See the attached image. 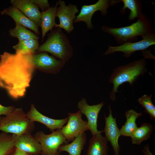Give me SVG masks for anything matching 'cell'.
Returning <instances> with one entry per match:
<instances>
[{
    "instance_id": "1",
    "label": "cell",
    "mask_w": 155,
    "mask_h": 155,
    "mask_svg": "<svg viewBox=\"0 0 155 155\" xmlns=\"http://www.w3.org/2000/svg\"><path fill=\"white\" fill-rule=\"evenodd\" d=\"M32 55L5 52L0 55V87L13 98L24 96L30 86L35 69Z\"/></svg>"
},
{
    "instance_id": "2",
    "label": "cell",
    "mask_w": 155,
    "mask_h": 155,
    "mask_svg": "<svg viewBox=\"0 0 155 155\" xmlns=\"http://www.w3.org/2000/svg\"><path fill=\"white\" fill-rule=\"evenodd\" d=\"M146 62L145 58L132 61L125 65L118 67L113 71L108 82L113 84V87L110 93V98L115 100V94L118 92L119 86L123 83L128 82L131 86L141 76L148 72Z\"/></svg>"
},
{
    "instance_id": "3",
    "label": "cell",
    "mask_w": 155,
    "mask_h": 155,
    "mask_svg": "<svg viewBox=\"0 0 155 155\" xmlns=\"http://www.w3.org/2000/svg\"><path fill=\"white\" fill-rule=\"evenodd\" d=\"M101 29L103 32L113 36L119 45L136 42L138 37H142L154 32L151 21L144 14L139 17L136 22L129 26L116 28L103 25L101 27Z\"/></svg>"
},
{
    "instance_id": "4",
    "label": "cell",
    "mask_w": 155,
    "mask_h": 155,
    "mask_svg": "<svg viewBox=\"0 0 155 155\" xmlns=\"http://www.w3.org/2000/svg\"><path fill=\"white\" fill-rule=\"evenodd\" d=\"M52 30L48 37L38 51L48 52L65 63L72 56L73 50L66 35L59 28Z\"/></svg>"
},
{
    "instance_id": "5",
    "label": "cell",
    "mask_w": 155,
    "mask_h": 155,
    "mask_svg": "<svg viewBox=\"0 0 155 155\" xmlns=\"http://www.w3.org/2000/svg\"><path fill=\"white\" fill-rule=\"evenodd\" d=\"M35 127L34 122L27 117L22 108H15L9 114L0 117V131L20 135L31 133Z\"/></svg>"
},
{
    "instance_id": "6",
    "label": "cell",
    "mask_w": 155,
    "mask_h": 155,
    "mask_svg": "<svg viewBox=\"0 0 155 155\" xmlns=\"http://www.w3.org/2000/svg\"><path fill=\"white\" fill-rule=\"evenodd\" d=\"M33 136L40 143L41 149V155H60L59 147L69 143L62 134L61 129L46 134L42 131L36 132Z\"/></svg>"
},
{
    "instance_id": "7",
    "label": "cell",
    "mask_w": 155,
    "mask_h": 155,
    "mask_svg": "<svg viewBox=\"0 0 155 155\" xmlns=\"http://www.w3.org/2000/svg\"><path fill=\"white\" fill-rule=\"evenodd\" d=\"M142 38V39L139 41L126 42L116 46H108V49L104 54L107 55L116 52H122L124 57L127 58L135 52L144 50L155 44V34L154 32Z\"/></svg>"
},
{
    "instance_id": "8",
    "label": "cell",
    "mask_w": 155,
    "mask_h": 155,
    "mask_svg": "<svg viewBox=\"0 0 155 155\" xmlns=\"http://www.w3.org/2000/svg\"><path fill=\"white\" fill-rule=\"evenodd\" d=\"M117 3L116 0H98L94 4L82 5L80 12L76 16L73 23L83 22L86 24L88 29H92L94 26L91 20L94 13L99 11L102 15L106 16L108 13V8Z\"/></svg>"
},
{
    "instance_id": "9",
    "label": "cell",
    "mask_w": 155,
    "mask_h": 155,
    "mask_svg": "<svg viewBox=\"0 0 155 155\" xmlns=\"http://www.w3.org/2000/svg\"><path fill=\"white\" fill-rule=\"evenodd\" d=\"M82 115L79 111L75 113H68L67 124L63 127L61 131L68 143L80 134L89 130L87 121L83 120Z\"/></svg>"
},
{
    "instance_id": "10",
    "label": "cell",
    "mask_w": 155,
    "mask_h": 155,
    "mask_svg": "<svg viewBox=\"0 0 155 155\" xmlns=\"http://www.w3.org/2000/svg\"><path fill=\"white\" fill-rule=\"evenodd\" d=\"M59 6L57 7L56 17L59 19V23L56 24L55 28L64 29L68 33H70L74 29L73 23L75 18L76 14L79 12L75 5L65 4L64 1H59Z\"/></svg>"
},
{
    "instance_id": "11",
    "label": "cell",
    "mask_w": 155,
    "mask_h": 155,
    "mask_svg": "<svg viewBox=\"0 0 155 155\" xmlns=\"http://www.w3.org/2000/svg\"><path fill=\"white\" fill-rule=\"evenodd\" d=\"M31 59L35 69L54 74L59 72L65 63L44 52L32 55Z\"/></svg>"
},
{
    "instance_id": "12",
    "label": "cell",
    "mask_w": 155,
    "mask_h": 155,
    "mask_svg": "<svg viewBox=\"0 0 155 155\" xmlns=\"http://www.w3.org/2000/svg\"><path fill=\"white\" fill-rule=\"evenodd\" d=\"M104 104L102 102L97 104L89 105L85 98H82L78 103L79 111L82 114L85 115L87 119L89 130L92 136L103 132L98 130L97 122L99 113Z\"/></svg>"
},
{
    "instance_id": "13",
    "label": "cell",
    "mask_w": 155,
    "mask_h": 155,
    "mask_svg": "<svg viewBox=\"0 0 155 155\" xmlns=\"http://www.w3.org/2000/svg\"><path fill=\"white\" fill-rule=\"evenodd\" d=\"M109 113L107 117L104 115L105 125L103 131L104 132L105 137L111 143L115 155H119L120 146L118 141L121 136L120 129L119 128L116 121V118H113L112 111L109 106Z\"/></svg>"
},
{
    "instance_id": "14",
    "label": "cell",
    "mask_w": 155,
    "mask_h": 155,
    "mask_svg": "<svg viewBox=\"0 0 155 155\" xmlns=\"http://www.w3.org/2000/svg\"><path fill=\"white\" fill-rule=\"evenodd\" d=\"M26 115L32 122L41 123L51 132L61 129L67 123L68 120V117L62 119H55L46 116L38 111L33 104H31L30 109Z\"/></svg>"
},
{
    "instance_id": "15",
    "label": "cell",
    "mask_w": 155,
    "mask_h": 155,
    "mask_svg": "<svg viewBox=\"0 0 155 155\" xmlns=\"http://www.w3.org/2000/svg\"><path fill=\"white\" fill-rule=\"evenodd\" d=\"M15 147L30 155H39L41 153L40 143L31 133L16 135Z\"/></svg>"
},
{
    "instance_id": "16",
    "label": "cell",
    "mask_w": 155,
    "mask_h": 155,
    "mask_svg": "<svg viewBox=\"0 0 155 155\" xmlns=\"http://www.w3.org/2000/svg\"><path fill=\"white\" fill-rule=\"evenodd\" d=\"M10 2L13 6L20 10L27 18L34 22L38 27L40 26L41 12L30 0H11Z\"/></svg>"
},
{
    "instance_id": "17",
    "label": "cell",
    "mask_w": 155,
    "mask_h": 155,
    "mask_svg": "<svg viewBox=\"0 0 155 155\" xmlns=\"http://www.w3.org/2000/svg\"><path fill=\"white\" fill-rule=\"evenodd\" d=\"M2 15H7L18 24L33 31L37 35L39 34L38 27L35 23L26 16L20 10L13 6L5 8L1 12Z\"/></svg>"
},
{
    "instance_id": "18",
    "label": "cell",
    "mask_w": 155,
    "mask_h": 155,
    "mask_svg": "<svg viewBox=\"0 0 155 155\" xmlns=\"http://www.w3.org/2000/svg\"><path fill=\"white\" fill-rule=\"evenodd\" d=\"M101 133L92 136L89 141L86 155H107L108 141Z\"/></svg>"
},
{
    "instance_id": "19",
    "label": "cell",
    "mask_w": 155,
    "mask_h": 155,
    "mask_svg": "<svg viewBox=\"0 0 155 155\" xmlns=\"http://www.w3.org/2000/svg\"><path fill=\"white\" fill-rule=\"evenodd\" d=\"M59 3V1L56 2L54 7L52 6L46 10L41 13V20L40 27L41 28L42 41L46 34L49 30L51 31L56 24L55 18L57 9Z\"/></svg>"
},
{
    "instance_id": "20",
    "label": "cell",
    "mask_w": 155,
    "mask_h": 155,
    "mask_svg": "<svg viewBox=\"0 0 155 155\" xmlns=\"http://www.w3.org/2000/svg\"><path fill=\"white\" fill-rule=\"evenodd\" d=\"M86 142V135L85 133H81L76 137L70 144L61 145L59 151H65L69 155H81V152Z\"/></svg>"
},
{
    "instance_id": "21",
    "label": "cell",
    "mask_w": 155,
    "mask_h": 155,
    "mask_svg": "<svg viewBox=\"0 0 155 155\" xmlns=\"http://www.w3.org/2000/svg\"><path fill=\"white\" fill-rule=\"evenodd\" d=\"M142 113L137 112L133 109L128 110L125 113L126 121L120 129L121 135L131 137L137 128L136 121Z\"/></svg>"
},
{
    "instance_id": "22",
    "label": "cell",
    "mask_w": 155,
    "mask_h": 155,
    "mask_svg": "<svg viewBox=\"0 0 155 155\" xmlns=\"http://www.w3.org/2000/svg\"><path fill=\"white\" fill-rule=\"evenodd\" d=\"M117 3L122 2L123 4L120 10L121 14H124L126 9H128L130 13L128 17L129 21L134 20L135 18H138L143 14L142 12V3L141 1L137 0H117Z\"/></svg>"
},
{
    "instance_id": "23",
    "label": "cell",
    "mask_w": 155,
    "mask_h": 155,
    "mask_svg": "<svg viewBox=\"0 0 155 155\" xmlns=\"http://www.w3.org/2000/svg\"><path fill=\"white\" fill-rule=\"evenodd\" d=\"M153 130L151 124L146 123H142L131 137L132 144L140 145L143 142L147 140L150 137Z\"/></svg>"
},
{
    "instance_id": "24",
    "label": "cell",
    "mask_w": 155,
    "mask_h": 155,
    "mask_svg": "<svg viewBox=\"0 0 155 155\" xmlns=\"http://www.w3.org/2000/svg\"><path fill=\"white\" fill-rule=\"evenodd\" d=\"M39 46L38 40L30 39L19 41L13 48L15 50L16 53L34 54L38 51Z\"/></svg>"
},
{
    "instance_id": "25",
    "label": "cell",
    "mask_w": 155,
    "mask_h": 155,
    "mask_svg": "<svg viewBox=\"0 0 155 155\" xmlns=\"http://www.w3.org/2000/svg\"><path fill=\"white\" fill-rule=\"evenodd\" d=\"M9 34L12 37L18 38L19 41L30 39L37 40L39 39L37 35L17 23H16L15 27L10 29Z\"/></svg>"
},
{
    "instance_id": "26",
    "label": "cell",
    "mask_w": 155,
    "mask_h": 155,
    "mask_svg": "<svg viewBox=\"0 0 155 155\" xmlns=\"http://www.w3.org/2000/svg\"><path fill=\"white\" fill-rule=\"evenodd\" d=\"M16 135L0 133V155H6L13 148Z\"/></svg>"
},
{
    "instance_id": "27",
    "label": "cell",
    "mask_w": 155,
    "mask_h": 155,
    "mask_svg": "<svg viewBox=\"0 0 155 155\" xmlns=\"http://www.w3.org/2000/svg\"><path fill=\"white\" fill-rule=\"evenodd\" d=\"M152 94H144L139 98L137 101L144 108V112L148 114L151 119H155V106L152 100Z\"/></svg>"
},
{
    "instance_id": "28",
    "label": "cell",
    "mask_w": 155,
    "mask_h": 155,
    "mask_svg": "<svg viewBox=\"0 0 155 155\" xmlns=\"http://www.w3.org/2000/svg\"><path fill=\"white\" fill-rule=\"evenodd\" d=\"M30 1L38 8H40L42 10V12L46 10L50 7L49 2L47 0H30Z\"/></svg>"
},
{
    "instance_id": "29",
    "label": "cell",
    "mask_w": 155,
    "mask_h": 155,
    "mask_svg": "<svg viewBox=\"0 0 155 155\" xmlns=\"http://www.w3.org/2000/svg\"><path fill=\"white\" fill-rule=\"evenodd\" d=\"M15 108L13 106H5L0 104V117L1 115H6L11 112Z\"/></svg>"
},
{
    "instance_id": "30",
    "label": "cell",
    "mask_w": 155,
    "mask_h": 155,
    "mask_svg": "<svg viewBox=\"0 0 155 155\" xmlns=\"http://www.w3.org/2000/svg\"><path fill=\"white\" fill-rule=\"evenodd\" d=\"M6 155H30L14 147Z\"/></svg>"
},
{
    "instance_id": "31",
    "label": "cell",
    "mask_w": 155,
    "mask_h": 155,
    "mask_svg": "<svg viewBox=\"0 0 155 155\" xmlns=\"http://www.w3.org/2000/svg\"><path fill=\"white\" fill-rule=\"evenodd\" d=\"M148 146H146L143 150L144 153L145 155H153L149 151Z\"/></svg>"
},
{
    "instance_id": "32",
    "label": "cell",
    "mask_w": 155,
    "mask_h": 155,
    "mask_svg": "<svg viewBox=\"0 0 155 155\" xmlns=\"http://www.w3.org/2000/svg\"><path fill=\"white\" fill-rule=\"evenodd\" d=\"M69 155V154H68V155Z\"/></svg>"
}]
</instances>
